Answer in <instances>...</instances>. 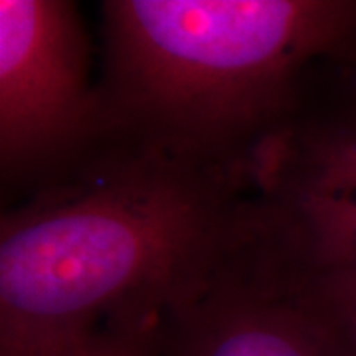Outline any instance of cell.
Returning <instances> with one entry per match:
<instances>
[{
	"mask_svg": "<svg viewBox=\"0 0 356 356\" xmlns=\"http://www.w3.org/2000/svg\"><path fill=\"white\" fill-rule=\"evenodd\" d=\"M267 242L252 163L107 139L0 220V355L159 332Z\"/></svg>",
	"mask_w": 356,
	"mask_h": 356,
	"instance_id": "obj_1",
	"label": "cell"
},
{
	"mask_svg": "<svg viewBox=\"0 0 356 356\" xmlns=\"http://www.w3.org/2000/svg\"><path fill=\"white\" fill-rule=\"evenodd\" d=\"M99 81L111 139L252 163L299 117L321 58L356 48V0H107Z\"/></svg>",
	"mask_w": 356,
	"mask_h": 356,
	"instance_id": "obj_2",
	"label": "cell"
},
{
	"mask_svg": "<svg viewBox=\"0 0 356 356\" xmlns=\"http://www.w3.org/2000/svg\"><path fill=\"white\" fill-rule=\"evenodd\" d=\"M109 137L89 40L74 2L0 0V172L50 184Z\"/></svg>",
	"mask_w": 356,
	"mask_h": 356,
	"instance_id": "obj_3",
	"label": "cell"
},
{
	"mask_svg": "<svg viewBox=\"0 0 356 356\" xmlns=\"http://www.w3.org/2000/svg\"><path fill=\"white\" fill-rule=\"evenodd\" d=\"M280 254L356 266V115H299L252 159Z\"/></svg>",
	"mask_w": 356,
	"mask_h": 356,
	"instance_id": "obj_4",
	"label": "cell"
},
{
	"mask_svg": "<svg viewBox=\"0 0 356 356\" xmlns=\"http://www.w3.org/2000/svg\"><path fill=\"white\" fill-rule=\"evenodd\" d=\"M159 341L165 356H356L283 287L264 252L168 318Z\"/></svg>",
	"mask_w": 356,
	"mask_h": 356,
	"instance_id": "obj_5",
	"label": "cell"
},
{
	"mask_svg": "<svg viewBox=\"0 0 356 356\" xmlns=\"http://www.w3.org/2000/svg\"><path fill=\"white\" fill-rule=\"evenodd\" d=\"M267 261L299 303L356 348V266L307 261L280 254L271 245Z\"/></svg>",
	"mask_w": 356,
	"mask_h": 356,
	"instance_id": "obj_6",
	"label": "cell"
},
{
	"mask_svg": "<svg viewBox=\"0 0 356 356\" xmlns=\"http://www.w3.org/2000/svg\"><path fill=\"white\" fill-rule=\"evenodd\" d=\"M0 356H165L159 341V332L135 331H97L76 343L58 348Z\"/></svg>",
	"mask_w": 356,
	"mask_h": 356,
	"instance_id": "obj_7",
	"label": "cell"
},
{
	"mask_svg": "<svg viewBox=\"0 0 356 356\" xmlns=\"http://www.w3.org/2000/svg\"><path fill=\"white\" fill-rule=\"evenodd\" d=\"M344 62V70L348 74V79H350V86L355 88L356 91V48L353 51H348L344 58H341Z\"/></svg>",
	"mask_w": 356,
	"mask_h": 356,
	"instance_id": "obj_8",
	"label": "cell"
}]
</instances>
